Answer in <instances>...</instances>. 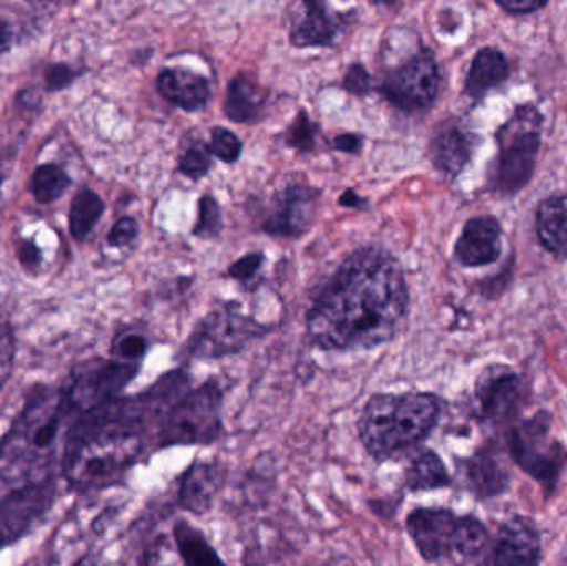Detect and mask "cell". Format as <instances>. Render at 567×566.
Returning <instances> with one entry per match:
<instances>
[{
  "label": "cell",
  "instance_id": "f6af8a7d",
  "mask_svg": "<svg viewBox=\"0 0 567 566\" xmlns=\"http://www.w3.org/2000/svg\"><path fill=\"white\" fill-rule=\"evenodd\" d=\"M339 203L346 206V208H360L362 206V198L353 189H346L342 196H340Z\"/></svg>",
  "mask_w": 567,
  "mask_h": 566
},
{
  "label": "cell",
  "instance_id": "ffe728a7",
  "mask_svg": "<svg viewBox=\"0 0 567 566\" xmlns=\"http://www.w3.org/2000/svg\"><path fill=\"white\" fill-rule=\"evenodd\" d=\"M163 99L185 112H198L212 99L208 79L186 69H163L156 80Z\"/></svg>",
  "mask_w": 567,
  "mask_h": 566
},
{
  "label": "cell",
  "instance_id": "3957f363",
  "mask_svg": "<svg viewBox=\"0 0 567 566\" xmlns=\"http://www.w3.org/2000/svg\"><path fill=\"white\" fill-rule=\"evenodd\" d=\"M72 419L60 391L37 388L30 392L12 428L0 442V467L23 472L42 467L52 457L53 449Z\"/></svg>",
  "mask_w": 567,
  "mask_h": 566
},
{
  "label": "cell",
  "instance_id": "484cf974",
  "mask_svg": "<svg viewBox=\"0 0 567 566\" xmlns=\"http://www.w3.org/2000/svg\"><path fill=\"white\" fill-rule=\"evenodd\" d=\"M452 484L445 462L432 449L420 452L405 471V487L410 492L440 491L452 487Z\"/></svg>",
  "mask_w": 567,
  "mask_h": 566
},
{
  "label": "cell",
  "instance_id": "603a6c76",
  "mask_svg": "<svg viewBox=\"0 0 567 566\" xmlns=\"http://www.w3.org/2000/svg\"><path fill=\"white\" fill-rule=\"evenodd\" d=\"M509 76V63L505 53L485 47L476 53L466 76L465 93L473 100L483 99L486 92L502 85Z\"/></svg>",
  "mask_w": 567,
  "mask_h": 566
},
{
  "label": "cell",
  "instance_id": "bcb514c9",
  "mask_svg": "<svg viewBox=\"0 0 567 566\" xmlns=\"http://www.w3.org/2000/svg\"><path fill=\"white\" fill-rule=\"evenodd\" d=\"M75 566H106L102 558L95 557V555H86L82 560L76 562Z\"/></svg>",
  "mask_w": 567,
  "mask_h": 566
},
{
  "label": "cell",
  "instance_id": "d6986e66",
  "mask_svg": "<svg viewBox=\"0 0 567 566\" xmlns=\"http://www.w3.org/2000/svg\"><path fill=\"white\" fill-rule=\"evenodd\" d=\"M475 136L458 123H445L430 142V158L442 175L456 178L472 159Z\"/></svg>",
  "mask_w": 567,
  "mask_h": 566
},
{
  "label": "cell",
  "instance_id": "1f68e13d",
  "mask_svg": "<svg viewBox=\"0 0 567 566\" xmlns=\"http://www.w3.org/2000/svg\"><path fill=\"white\" fill-rule=\"evenodd\" d=\"M146 351H148V341L145 336L138 332H122L113 341L112 358L128 364L142 366Z\"/></svg>",
  "mask_w": 567,
  "mask_h": 566
},
{
  "label": "cell",
  "instance_id": "7c38bea8",
  "mask_svg": "<svg viewBox=\"0 0 567 566\" xmlns=\"http://www.w3.org/2000/svg\"><path fill=\"white\" fill-rule=\"evenodd\" d=\"M443 401L433 392L396 394V404L390 421V454L392 459L430 438L440 418Z\"/></svg>",
  "mask_w": 567,
  "mask_h": 566
},
{
  "label": "cell",
  "instance_id": "7402d4cb",
  "mask_svg": "<svg viewBox=\"0 0 567 566\" xmlns=\"http://www.w3.org/2000/svg\"><path fill=\"white\" fill-rule=\"evenodd\" d=\"M221 471L213 462H195L179 478L178 502L183 508L202 515L209 511L218 492Z\"/></svg>",
  "mask_w": 567,
  "mask_h": 566
},
{
  "label": "cell",
  "instance_id": "ee69618b",
  "mask_svg": "<svg viewBox=\"0 0 567 566\" xmlns=\"http://www.w3.org/2000/svg\"><path fill=\"white\" fill-rule=\"evenodd\" d=\"M12 45V27L0 20V53L7 52Z\"/></svg>",
  "mask_w": 567,
  "mask_h": 566
},
{
  "label": "cell",
  "instance_id": "9a60e30c",
  "mask_svg": "<svg viewBox=\"0 0 567 566\" xmlns=\"http://www.w3.org/2000/svg\"><path fill=\"white\" fill-rule=\"evenodd\" d=\"M456 471L466 491L480 502L502 497L512 485L508 465L495 442H488L468 457L458 459Z\"/></svg>",
  "mask_w": 567,
  "mask_h": 566
},
{
  "label": "cell",
  "instance_id": "f1b7e54d",
  "mask_svg": "<svg viewBox=\"0 0 567 566\" xmlns=\"http://www.w3.org/2000/svg\"><path fill=\"white\" fill-rule=\"evenodd\" d=\"M489 545H492V535L486 525L475 515H460L456 555L465 560H473L483 555Z\"/></svg>",
  "mask_w": 567,
  "mask_h": 566
},
{
  "label": "cell",
  "instance_id": "f35d334b",
  "mask_svg": "<svg viewBox=\"0 0 567 566\" xmlns=\"http://www.w3.org/2000/svg\"><path fill=\"white\" fill-rule=\"evenodd\" d=\"M13 359V341L12 336L7 329L0 326V388L6 382L9 375L10 368H12Z\"/></svg>",
  "mask_w": 567,
  "mask_h": 566
},
{
  "label": "cell",
  "instance_id": "9c48e42d",
  "mask_svg": "<svg viewBox=\"0 0 567 566\" xmlns=\"http://www.w3.org/2000/svg\"><path fill=\"white\" fill-rule=\"evenodd\" d=\"M528 402V388L518 372L492 364L475 382L476 418L495 429L512 428Z\"/></svg>",
  "mask_w": 567,
  "mask_h": 566
},
{
  "label": "cell",
  "instance_id": "52a82bcc",
  "mask_svg": "<svg viewBox=\"0 0 567 566\" xmlns=\"http://www.w3.org/2000/svg\"><path fill=\"white\" fill-rule=\"evenodd\" d=\"M268 326L241 315L238 305L213 309L193 329L183 356L193 361H213L239 354L268 335Z\"/></svg>",
  "mask_w": 567,
  "mask_h": 566
},
{
  "label": "cell",
  "instance_id": "e575fe53",
  "mask_svg": "<svg viewBox=\"0 0 567 566\" xmlns=\"http://www.w3.org/2000/svg\"><path fill=\"white\" fill-rule=\"evenodd\" d=\"M212 168L208 150L203 146H189L182 156H179L178 169L183 175L192 179H199L208 175Z\"/></svg>",
  "mask_w": 567,
  "mask_h": 566
},
{
  "label": "cell",
  "instance_id": "cb8c5ba5",
  "mask_svg": "<svg viewBox=\"0 0 567 566\" xmlns=\"http://www.w3.org/2000/svg\"><path fill=\"white\" fill-rule=\"evenodd\" d=\"M539 241L556 258H567V193L549 196L536 215Z\"/></svg>",
  "mask_w": 567,
  "mask_h": 566
},
{
  "label": "cell",
  "instance_id": "30bf717a",
  "mask_svg": "<svg viewBox=\"0 0 567 566\" xmlns=\"http://www.w3.org/2000/svg\"><path fill=\"white\" fill-rule=\"evenodd\" d=\"M442 73L439 62L430 50L410 56L392 72L386 73L380 92L386 102L403 112L430 109L439 99Z\"/></svg>",
  "mask_w": 567,
  "mask_h": 566
},
{
  "label": "cell",
  "instance_id": "74e56055",
  "mask_svg": "<svg viewBox=\"0 0 567 566\" xmlns=\"http://www.w3.org/2000/svg\"><path fill=\"white\" fill-rule=\"evenodd\" d=\"M136 235H138V223L130 216H125V218L115 223L106 239L113 248H123V246L130 245L136 238Z\"/></svg>",
  "mask_w": 567,
  "mask_h": 566
},
{
  "label": "cell",
  "instance_id": "6da1fadb",
  "mask_svg": "<svg viewBox=\"0 0 567 566\" xmlns=\"http://www.w3.org/2000/svg\"><path fill=\"white\" fill-rule=\"evenodd\" d=\"M409 308L402 266L377 248L350 255L307 311V335L322 351H353L385 344Z\"/></svg>",
  "mask_w": 567,
  "mask_h": 566
},
{
  "label": "cell",
  "instance_id": "f546056e",
  "mask_svg": "<svg viewBox=\"0 0 567 566\" xmlns=\"http://www.w3.org/2000/svg\"><path fill=\"white\" fill-rule=\"evenodd\" d=\"M69 186V175L52 163L39 166L33 173L32 183H30L32 195L35 196L37 202L43 203V205L59 199Z\"/></svg>",
  "mask_w": 567,
  "mask_h": 566
},
{
  "label": "cell",
  "instance_id": "83f0119b",
  "mask_svg": "<svg viewBox=\"0 0 567 566\" xmlns=\"http://www.w3.org/2000/svg\"><path fill=\"white\" fill-rule=\"evenodd\" d=\"M105 212V203L92 189L83 188L76 193L70 206V233L76 241H83L95 228Z\"/></svg>",
  "mask_w": 567,
  "mask_h": 566
},
{
  "label": "cell",
  "instance_id": "d6a6232c",
  "mask_svg": "<svg viewBox=\"0 0 567 566\" xmlns=\"http://www.w3.org/2000/svg\"><path fill=\"white\" fill-rule=\"evenodd\" d=\"M208 152L213 155L218 156L221 162L235 163L238 162L239 156L243 153V142L231 132V130L213 128L212 142L208 145Z\"/></svg>",
  "mask_w": 567,
  "mask_h": 566
},
{
  "label": "cell",
  "instance_id": "8992f818",
  "mask_svg": "<svg viewBox=\"0 0 567 566\" xmlns=\"http://www.w3.org/2000/svg\"><path fill=\"white\" fill-rule=\"evenodd\" d=\"M223 401L225 392L215 379L186 391L163 419L158 449L215 444L223 432Z\"/></svg>",
  "mask_w": 567,
  "mask_h": 566
},
{
  "label": "cell",
  "instance_id": "4fadbf2b",
  "mask_svg": "<svg viewBox=\"0 0 567 566\" xmlns=\"http://www.w3.org/2000/svg\"><path fill=\"white\" fill-rule=\"evenodd\" d=\"M460 515L450 508L419 507L405 521L406 534L426 564H439L456 555Z\"/></svg>",
  "mask_w": 567,
  "mask_h": 566
},
{
  "label": "cell",
  "instance_id": "5bb4252c",
  "mask_svg": "<svg viewBox=\"0 0 567 566\" xmlns=\"http://www.w3.org/2000/svg\"><path fill=\"white\" fill-rule=\"evenodd\" d=\"M320 192L306 185H290L276 195L261 229L276 238H300L316 219Z\"/></svg>",
  "mask_w": 567,
  "mask_h": 566
},
{
  "label": "cell",
  "instance_id": "d4e9b609",
  "mask_svg": "<svg viewBox=\"0 0 567 566\" xmlns=\"http://www.w3.org/2000/svg\"><path fill=\"white\" fill-rule=\"evenodd\" d=\"M268 93L255 80L239 73L229 82L226 92L225 113L236 123H251L261 116Z\"/></svg>",
  "mask_w": 567,
  "mask_h": 566
},
{
  "label": "cell",
  "instance_id": "b9f144b4",
  "mask_svg": "<svg viewBox=\"0 0 567 566\" xmlns=\"http://www.w3.org/2000/svg\"><path fill=\"white\" fill-rule=\"evenodd\" d=\"M363 138L357 133H342L333 138V148L343 153H359L362 150Z\"/></svg>",
  "mask_w": 567,
  "mask_h": 566
},
{
  "label": "cell",
  "instance_id": "5b68a950",
  "mask_svg": "<svg viewBox=\"0 0 567 566\" xmlns=\"http://www.w3.org/2000/svg\"><path fill=\"white\" fill-rule=\"evenodd\" d=\"M543 116L533 105H519L496 133L499 155L493 169V188L505 196L522 192L536 168L542 148Z\"/></svg>",
  "mask_w": 567,
  "mask_h": 566
},
{
  "label": "cell",
  "instance_id": "8d00e7d4",
  "mask_svg": "<svg viewBox=\"0 0 567 566\" xmlns=\"http://www.w3.org/2000/svg\"><path fill=\"white\" fill-rule=\"evenodd\" d=\"M262 263H265V255L262 253H249V255L243 256L241 259L229 266V276L238 279V281H248V279L255 278L258 275Z\"/></svg>",
  "mask_w": 567,
  "mask_h": 566
},
{
  "label": "cell",
  "instance_id": "44dd1931",
  "mask_svg": "<svg viewBox=\"0 0 567 566\" xmlns=\"http://www.w3.org/2000/svg\"><path fill=\"white\" fill-rule=\"evenodd\" d=\"M303 12L296 16L290 42L299 49L332 47L339 35V20L322 2H303Z\"/></svg>",
  "mask_w": 567,
  "mask_h": 566
},
{
  "label": "cell",
  "instance_id": "8fae6325",
  "mask_svg": "<svg viewBox=\"0 0 567 566\" xmlns=\"http://www.w3.org/2000/svg\"><path fill=\"white\" fill-rule=\"evenodd\" d=\"M55 484L52 478L25 482L0 498V552L25 537L52 507Z\"/></svg>",
  "mask_w": 567,
  "mask_h": 566
},
{
  "label": "cell",
  "instance_id": "60d3db41",
  "mask_svg": "<svg viewBox=\"0 0 567 566\" xmlns=\"http://www.w3.org/2000/svg\"><path fill=\"white\" fill-rule=\"evenodd\" d=\"M498 6L508 13H533L546 7L542 0H499Z\"/></svg>",
  "mask_w": 567,
  "mask_h": 566
},
{
  "label": "cell",
  "instance_id": "7dc6e473",
  "mask_svg": "<svg viewBox=\"0 0 567 566\" xmlns=\"http://www.w3.org/2000/svg\"><path fill=\"white\" fill-rule=\"evenodd\" d=\"M35 566H40V565H35Z\"/></svg>",
  "mask_w": 567,
  "mask_h": 566
},
{
  "label": "cell",
  "instance_id": "d590c367",
  "mask_svg": "<svg viewBox=\"0 0 567 566\" xmlns=\"http://www.w3.org/2000/svg\"><path fill=\"white\" fill-rule=\"evenodd\" d=\"M342 86L352 95H367L372 90V75L362 63H353L343 76Z\"/></svg>",
  "mask_w": 567,
  "mask_h": 566
},
{
  "label": "cell",
  "instance_id": "ab89813d",
  "mask_svg": "<svg viewBox=\"0 0 567 566\" xmlns=\"http://www.w3.org/2000/svg\"><path fill=\"white\" fill-rule=\"evenodd\" d=\"M75 70L70 69L69 65H52L49 66L45 73L47 86L50 90H60L69 85L75 79Z\"/></svg>",
  "mask_w": 567,
  "mask_h": 566
},
{
  "label": "cell",
  "instance_id": "836d02e7",
  "mask_svg": "<svg viewBox=\"0 0 567 566\" xmlns=\"http://www.w3.org/2000/svg\"><path fill=\"white\" fill-rule=\"evenodd\" d=\"M286 143L299 152H310L316 145V125L303 110L296 116L292 125L287 128Z\"/></svg>",
  "mask_w": 567,
  "mask_h": 566
},
{
  "label": "cell",
  "instance_id": "4316f807",
  "mask_svg": "<svg viewBox=\"0 0 567 566\" xmlns=\"http://www.w3.org/2000/svg\"><path fill=\"white\" fill-rule=\"evenodd\" d=\"M173 538H175L183 566H226L205 534L193 527L189 522L183 518L176 522L173 525Z\"/></svg>",
  "mask_w": 567,
  "mask_h": 566
},
{
  "label": "cell",
  "instance_id": "2e32d148",
  "mask_svg": "<svg viewBox=\"0 0 567 566\" xmlns=\"http://www.w3.org/2000/svg\"><path fill=\"white\" fill-rule=\"evenodd\" d=\"M483 566H542V532L533 518L516 515L499 527Z\"/></svg>",
  "mask_w": 567,
  "mask_h": 566
},
{
  "label": "cell",
  "instance_id": "277c9868",
  "mask_svg": "<svg viewBox=\"0 0 567 566\" xmlns=\"http://www.w3.org/2000/svg\"><path fill=\"white\" fill-rule=\"evenodd\" d=\"M505 444L512 461L551 498L567 467V447L553 435V415L542 409L519 419L506 429Z\"/></svg>",
  "mask_w": 567,
  "mask_h": 566
},
{
  "label": "cell",
  "instance_id": "ac0fdd59",
  "mask_svg": "<svg viewBox=\"0 0 567 566\" xmlns=\"http://www.w3.org/2000/svg\"><path fill=\"white\" fill-rule=\"evenodd\" d=\"M396 404V394H375L360 412L357 429L367 454L377 462L392 459L390 454V421Z\"/></svg>",
  "mask_w": 567,
  "mask_h": 566
},
{
  "label": "cell",
  "instance_id": "7bdbcfd3",
  "mask_svg": "<svg viewBox=\"0 0 567 566\" xmlns=\"http://www.w3.org/2000/svg\"><path fill=\"white\" fill-rule=\"evenodd\" d=\"M19 255L20 259H22V263L27 266V268H32V266L39 265V249H37L32 243H23V245L20 246Z\"/></svg>",
  "mask_w": 567,
  "mask_h": 566
},
{
  "label": "cell",
  "instance_id": "e0dca14e",
  "mask_svg": "<svg viewBox=\"0 0 567 566\" xmlns=\"http://www.w3.org/2000/svg\"><path fill=\"white\" fill-rule=\"evenodd\" d=\"M502 256V226L493 216H476L466 222L455 245V258L475 268L495 263Z\"/></svg>",
  "mask_w": 567,
  "mask_h": 566
},
{
  "label": "cell",
  "instance_id": "4dcf8cb0",
  "mask_svg": "<svg viewBox=\"0 0 567 566\" xmlns=\"http://www.w3.org/2000/svg\"><path fill=\"white\" fill-rule=\"evenodd\" d=\"M198 212V222L193 233L199 238H218L223 231V215L218 202L212 195L202 196Z\"/></svg>",
  "mask_w": 567,
  "mask_h": 566
},
{
  "label": "cell",
  "instance_id": "ba28073f",
  "mask_svg": "<svg viewBox=\"0 0 567 566\" xmlns=\"http://www.w3.org/2000/svg\"><path fill=\"white\" fill-rule=\"evenodd\" d=\"M140 364L118 359H90L73 369L60 389L63 402L73 419L118 399L120 392L138 375Z\"/></svg>",
  "mask_w": 567,
  "mask_h": 566
},
{
  "label": "cell",
  "instance_id": "7a4b0ae2",
  "mask_svg": "<svg viewBox=\"0 0 567 566\" xmlns=\"http://www.w3.org/2000/svg\"><path fill=\"white\" fill-rule=\"evenodd\" d=\"M152 447L140 394L115 399L73 419L63 449V477L79 491L106 487L118 482Z\"/></svg>",
  "mask_w": 567,
  "mask_h": 566
}]
</instances>
